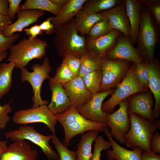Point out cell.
<instances>
[{"mask_svg": "<svg viewBox=\"0 0 160 160\" xmlns=\"http://www.w3.org/2000/svg\"><path fill=\"white\" fill-rule=\"evenodd\" d=\"M55 33L54 42L60 56L70 55L80 58L87 52L86 38L79 34L75 19L55 26Z\"/></svg>", "mask_w": 160, "mask_h": 160, "instance_id": "6da1fadb", "label": "cell"}, {"mask_svg": "<svg viewBox=\"0 0 160 160\" xmlns=\"http://www.w3.org/2000/svg\"><path fill=\"white\" fill-rule=\"evenodd\" d=\"M130 127L124 136L126 146L133 149L140 148L144 152L151 151L150 140L152 134L160 129V119L151 121L128 110Z\"/></svg>", "mask_w": 160, "mask_h": 160, "instance_id": "7a4b0ae2", "label": "cell"}, {"mask_svg": "<svg viewBox=\"0 0 160 160\" xmlns=\"http://www.w3.org/2000/svg\"><path fill=\"white\" fill-rule=\"evenodd\" d=\"M57 121L63 127L65 132L63 145L68 147L71 139L80 134L91 130L100 132L107 126L106 124L91 121L82 116L77 108L71 105L65 112L55 115Z\"/></svg>", "mask_w": 160, "mask_h": 160, "instance_id": "3957f363", "label": "cell"}, {"mask_svg": "<svg viewBox=\"0 0 160 160\" xmlns=\"http://www.w3.org/2000/svg\"><path fill=\"white\" fill-rule=\"evenodd\" d=\"M160 31L147 9L143 5L136 49L143 61L149 63L154 60L155 47L159 41Z\"/></svg>", "mask_w": 160, "mask_h": 160, "instance_id": "277c9868", "label": "cell"}, {"mask_svg": "<svg viewBox=\"0 0 160 160\" xmlns=\"http://www.w3.org/2000/svg\"><path fill=\"white\" fill-rule=\"evenodd\" d=\"M47 46V41L41 39L24 38L17 44L10 46L9 55L7 61L13 62L15 67L21 70L32 60L43 58Z\"/></svg>", "mask_w": 160, "mask_h": 160, "instance_id": "5b68a950", "label": "cell"}, {"mask_svg": "<svg viewBox=\"0 0 160 160\" xmlns=\"http://www.w3.org/2000/svg\"><path fill=\"white\" fill-rule=\"evenodd\" d=\"M48 58L44 59L41 65L35 63L31 66L32 72H29L25 68L21 70L20 78L22 82H28L31 85L33 94L32 98L33 104L31 108H36L48 103L47 100H43L41 96V88L43 81L49 79V74L52 70Z\"/></svg>", "mask_w": 160, "mask_h": 160, "instance_id": "8992f818", "label": "cell"}, {"mask_svg": "<svg viewBox=\"0 0 160 160\" xmlns=\"http://www.w3.org/2000/svg\"><path fill=\"white\" fill-rule=\"evenodd\" d=\"M4 135L7 139H9L15 142L29 140L41 148L48 160H59L58 153L49 144L52 135L46 136L41 134L33 126L22 125L17 129L7 132Z\"/></svg>", "mask_w": 160, "mask_h": 160, "instance_id": "52a82bcc", "label": "cell"}, {"mask_svg": "<svg viewBox=\"0 0 160 160\" xmlns=\"http://www.w3.org/2000/svg\"><path fill=\"white\" fill-rule=\"evenodd\" d=\"M116 88L110 98L102 104V111L107 114L113 113L115 107L123 100L135 93L147 91L137 79L132 63L126 76Z\"/></svg>", "mask_w": 160, "mask_h": 160, "instance_id": "ba28073f", "label": "cell"}, {"mask_svg": "<svg viewBox=\"0 0 160 160\" xmlns=\"http://www.w3.org/2000/svg\"><path fill=\"white\" fill-rule=\"evenodd\" d=\"M132 63L125 60H111L103 58L100 92L116 87L126 76Z\"/></svg>", "mask_w": 160, "mask_h": 160, "instance_id": "9c48e42d", "label": "cell"}, {"mask_svg": "<svg viewBox=\"0 0 160 160\" xmlns=\"http://www.w3.org/2000/svg\"><path fill=\"white\" fill-rule=\"evenodd\" d=\"M12 120L14 123L19 124L43 123L47 126L53 133L55 132V126L57 122L55 115L45 105L36 108L19 110L15 113Z\"/></svg>", "mask_w": 160, "mask_h": 160, "instance_id": "30bf717a", "label": "cell"}, {"mask_svg": "<svg viewBox=\"0 0 160 160\" xmlns=\"http://www.w3.org/2000/svg\"><path fill=\"white\" fill-rule=\"evenodd\" d=\"M119 107L112 114H107V126L111 129V134L119 143H125L124 136L128 132L130 122L128 115V102L127 98L118 104Z\"/></svg>", "mask_w": 160, "mask_h": 160, "instance_id": "8fae6325", "label": "cell"}, {"mask_svg": "<svg viewBox=\"0 0 160 160\" xmlns=\"http://www.w3.org/2000/svg\"><path fill=\"white\" fill-rule=\"evenodd\" d=\"M104 58L111 60H125L133 63L143 61L129 38L122 34L119 37L113 47L106 52Z\"/></svg>", "mask_w": 160, "mask_h": 160, "instance_id": "7c38bea8", "label": "cell"}, {"mask_svg": "<svg viewBox=\"0 0 160 160\" xmlns=\"http://www.w3.org/2000/svg\"><path fill=\"white\" fill-rule=\"evenodd\" d=\"M113 89L92 95L89 100L84 105L76 108L82 116L91 121L107 124V113L103 112L102 105L104 99L113 93Z\"/></svg>", "mask_w": 160, "mask_h": 160, "instance_id": "4fadbf2b", "label": "cell"}, {"mask_svg": "<svg viewBox=\"0 0 160 160\" xmlns=\"http://www.w3.org/2000/svg\"><path fill=\"white\" fill-rule=\"evenodd\" d=\"M127 99L128 110L150 121H156L152 110L154 100L150 90L135 93Z\"/></svg>", "mask_w": 160, "mask_h": 160, "instance_id": "5bb4252c", "label": "cell"}, {"mask_svg": "<svg viewBox=\"0 0 160 160\" xmlns=\"http://www.w3.org/2000/svg\"><path fill=\"white\" fill-rule=\"evenodd\" d=\"M121 34L119 31L112 29L106 34L95 39L87 35V52L92 55L104 58L106 52L113 47Z\"/></svg>", "mask_w": 160, "mask_h": 160, "instance_id": "9a60e30c", "label": "cell"}, {"mask_svg": "<svg viewBox=\"0 0 160 160\" xmlns=\"http://www.w3.org/2000/svg\"><path fill=\"white\" fill-rule=\"evenodd\" d=\"M109 20L111 29L117 30L130 39V27L125 0L120 4L101 13Z\"/></svg>", "mask_w": 160, "mask_h": 160, "instance_id": "2e32d148", "label": "cell"}, {"mask_svg": "<svg viewBox=\"0 0 160 160\" xmlns=\"http://www.w3.org/2000/svg\"><path fill=\"white\" fill-rule=\"evenodd\" d=\"M68 96L71 105L76 108L85 105L92 95L87 89L82 77L74 78L63 85Z\"/></svg>", "mask_w": 160, "mask_h": 160, "instance_id": "e0dca14e", "label": "cell"}, {"mask_svg": "<svg viewBox=\"0 0 160 160\" xmlns=\"http://www.w3.org/2000/svg\"><path fill=\"white\" fill-rule=\"evenodd\" d=\"M49 85L52 97L50 103L47 105V108L55 115L65 112L71 104L63 85L53 80L52 78L49 79Z\"/></svg>", "mask_w": 160, "mask_h": 160, "instance_id": "ac0fdd59", "label": "cell"}, {"mask_svg": "<svg viewBox=\"0 0 160 160\" xmlns=\"http://www.w3.org/2000/svg\"><path fill=\"white\" fill-rule=\"evenodd\" d=\"M38 152L25 140L10 144L2 154L0 160H37Z\"/></svg>", "mask_w": 160, "mask_h": 160, "instance_id": "d6986e66", "label": "cell"}, {"mask_svg": "<svg viewBox=\"0 0 160 160\" xmlns=\"http://www.w3.org/2000/svg\"><path fill=\"white\" fill-rule=\"evenodd\" d=\"M145 62L149 73V89L155 99L153 112L156 119L159 118L160 115V63L157 57L149 63Z\"/></svg>", "mask_w": 160, "mask_h": 160, "instance_id": "ffe728a7", "label": "cell"}, {"mask_svg": "<svg viewBox=\"0 0 160 160\" xmlns=\"http://www.w3.org/2000/svg\"><path fill=\"white\" fill-rule=\"evenodd\" d=\"M18 18L14 23L8 25L2 33L5 37H9L17 32H22L24 28L36 22L44 15V11L38 9H27L19 11Z\"/></svg>", "mask_w": 160, "mask_h": 160, "instance_id": "44dd1931", "label": "cell"}, {"mask_svg": "<svg viewBox=\"0 0 160 160\" xmlns=\"http://www.w3.org/2000/svg\"><path fill=\"white\" fill-rule=\"evenodd\" d=\"M103 131L108 138L112 148V150L108 149L106 152L108 158L116 160H141V155L144 152L140 148L137 147L133 150L125 149L114 141L108 127H104Z\"/></svg>", "mask_w": 160, "mask_h": 160, "instance_id": "7402d4cb", "label": "cell"}, {"mask_svg": "<svg viewBox=\"0 0 160 160\" xmlns=\"http://www.w3.org/2000/svg\"><path fill=\"white\" fill-rule=\"evenodd\" d=\"M126 10L130 27V39L134 45L137 43L141 22V0H125Z\"/></svg>", "mask_w": 160, "mask_h": 160, "instance_id": "603a6c76", "label": "cell"}, {"mask_svg": "<svg viewBox=\"0 0 160 160\" xmlns=\"http://www.w3.org/2000/svg\"><path fill=\"white\" fill-rule=\"evenodd\" d=\"M68 0H26L20 6L19 11L38 9L57 15Z\"/></svg>", "mask_w": 160, "mask_h": 160, "instance_id": "cb8c5ba5", "label": "cell"}, {"mask_svg": "<svg viewBox=\"0 0 160 160\" xmlns=\"http://www.w3.org/2000/svg\"><path fill=\"white\" fill-rule=\"evenodd\" d=\"M87 1L68 0L59 14L52 17V23L55 26H57L68 22L82 9Z\"/></svg>", "mask_w": 160, "mask_h": 160, "instance_id": "d4e9b609", "label": "cell"}, {"mask_svg": "<svg viewBox=\"0 0 160 160\" xmlns=\"http://www.w3.org/2000/svg\"><path fill=\"white\" fill-rule=\"evenodd\" d=\"M76 27L81 36L88 34L92 26L105 16L101 13H92L81 9L75 16Z\"/></svg>", "mask_w": 160, "mask_h": 160, "instance_id": "484cf974", "label": "cell"}, {"mask_svg": "<svg viewBox=\"0 0 160 160\" xmlns=\"http://www.w3.org/2000/svg\"><path fill=\"white\" fill-rule=\"evenodd\" d=\"M100 132L97 130L88 131L82 134L76 145L77 160H90L92 155V146Z\"/></svg>", "mask_w": 160, "mask_h": 160, "instance_id": "4316f807", "label": "cell"}, {"mask_svg": "<svg viewBox=\"0 0 160 160\" xmlns=\"http://www.w3.org/2000/svg\"><path fill=\"white\" fill-rule=\"evenodd\" d=\"M15 67L13 62L0 64V100L12 87V73Z\"/></svg>", "mask_w": 160, "mask_h": 160, "instance_id": "83f0119b", "label": "cell"}, {"mask_svg": "<svg viewBox=\"0 0 160 160\" xmlns=\"http://www.w3.org/2000/svg\"><path fill=\"white\" fill-rule=\"evenodd\" d=\"M103 58L92 55L87 52L81 58L79 76L82 77L85 75L101 70Z\"/></svg>", "mask_w": 160, "mask_h": 160, "instance_id": "f1b7e54d", "label": "cell"}, {"mask_svg": "<svg viewBox=\"0 0 160 160\" xmlns=\"http://www.w3.org/2000/svg\"><path fill=\"white\" fill-rule=\"evenodd\" d=\"M123 0H91L82 9L92 13H99L121 4Z\"/></svg>", "mask_w": 160, "mask_h": 160, "instance_id": "f546056e", "label": "cell"}, {"mask_svg": "<svg viewBox=\"0 0 160 160\" xmlns=\"http://www.w3.org/2000/svg\"><path fill=\"white\" fill-rule=\"evenodd\" d=\"M101 70L87 74L82 78L87 89L92 95L100 92L102 79Z\"/></svg>", "mask_w": 160, "mask_h": 160, "instance_id": "4dcf8cb0", "label": "cell"}, {"mask_svg": "<svg viewBox=\"0 0 160 160\" xmlns=\"http://www.w3.org/2000/svg\"><path fill=\"white\" fill-rule=\"evenodd\" d=\"M51 142L57 151L59 160H77L76 151L69 149L64 145L55 133H53Z\"/></svg>", "mask_w": 160, "mask_h": 160, "instance_id": "1f68e13d", "label": "cell"}, {"mask_svg": "<svg viewBox=\"0 0 160 160\" xmlns=\"http://www.w3.org/2000/svg\"><path fill=\"white\" fill-rule=\"evenodd\" d=\"M132 63L134 73L137 79L143 88L148 91L149 88V76L145 62Z\"/></svg>", "mask_w": 160, "mask_h": 160, "instance_id": "d6a6232c", "label": "cell"}, {"mask_svg": "<svg viewBox=\"0 0 160 160\" xmlns=\"http://www.w3.org/2000/svg\"><path fill=\"white\" fill-rule=\"evenodd\" d=\"M111 29L108 19L105 16L92 26L87 35L95 39L106 34Z\"/></svg>", "mask_w": 160, "mask_h": 160, "instance_id": "836d02e7", "label": "cell"}, {"mask_svg": "<svg viewBox=\"0 0 160 160\" xmlns=\"http://www.w3.org/2000/svg\"><path fill=\"white\" fill-rule=\"evenodd\" d=\"M160 31V0H141Z\"/></svg>", "mask_w": 160, "mask_h": 160, "instance_id": "e575fe53", "label": "cell"}, {"mask_svg": "<svg viewBox=\"0 0 160 160\" xmlns=\"http://www.w3.org/2000/svg\"><path fill=\"white\" fill-rule=\"evenodd\" d=\"M73 74L63 62L57 68L54 76L52 78L54 81L63 85L74 78Z\"/></svg>", "mask_w": 160, "mask_h": 160, "instance_id": "d590c367", "label": "cell"}, {"mask_svg": "<svg viewBox=\"0 0 160 160\" xmlns=\"http://www.w3.org/2000/svg\"><path fill=\"white\" fill-rule=\"evenodd\" d=\"M95 142L94 151L90 160H100L102 151L110 149L111 145L109 141H106L100 135L97 137Z\"/></svg>", "mask_w": 160, "mask_h": 160, "instance_id": "8d00e7d4", "label": "cell"}, {"mask_svg": "<svg viewBox=\"0 0 160 160\" xmlns=\"http://www.w3.org/2000/svg\"><path fill=\"white\" fill-rule=\"evenodd\" d=\"M62 57V62L71 71L73 75L74 78H75L79 76L81 65L80 58L70 55H66Z\"/></svg>", "mask_w": 160, "mask_h": 160, "instance_id": "74e56055", "label": "cell"}, {"mask_svg": "<svg viewBox=\"0 0 160 160\" xmlns=\"http://www.w3.org/2000/svg\"><path fill=\"white\" fill-rule=\"evenodd\" d=\"M20 37V35L17 33H14L9 37H5L1 33L0 34V57L4 54L14 42Z\"/></svg>", "mask_w": 160, "mask_h": 160, "instance_id": "f35d334b", "label": "cell"}, {"mask_svg": "<svg viewBox=\"0 0 160 160\" xmlns=\"http://www.w3.org/2000/svg\"><path fill=\"white\" fill-rule=\"evenodd\" d=\"M13 99L8 103H5L3 105H0V129H4L10 120L8 114L12 111L10 104Z\"/></svg>", "mask_w": 160, "mask_h": 160, "instance_id": "ab89813d", "label": "cell"}, {"mask_svg": "<svg viewBox=\"0 0 160 160\" xmlns=\"http://www.w3.org/2000/svg\"><path fill=\"white\" fill-rule=\"evenodd\" d=\"M21 0H8L9 9L8 16L12 21L15 19V15L19 11Z\"/></svg>", "mask_w": 160, "mask_h": 160, "instance_id": "60d3db41", "label": "cell"}, {"mask_svg": "<svg viewBox=\"0 0 160 160\" xmlns=\"http://www.w3.org/2000/svg\"><path fill=\"white\" fill-rule=\"evenodd\" d=\"M151 150L155 153H160V135L158 132L154 133L150 140Z\"/></svg>", "mask_w": 160, "mask_h": 160, "instance_id": "b9f144b4", "label": "cell"}, {"mask_svg": "<svg viewBox=\"0 0 160 160\" xmlns=\"http://www.w3.org/2000/svg\"><path fill=\"white\" fill-rule=\"evenodd\" d=\"M52 17H48L40 24L39 25L41 30L44 31L46 33L50 35L55 33V26L52 23L51 20Z\"/></svg>", "mask_w": 160, "mask_h": 160, "instance_id": "7bdbcfd3", "label": "cell"}, {"mask_svg": "<svg viewBox=\"0 0 160 160\" xmlns=\"http://www.w3.org/2000/svg\"><path fill=\"white\" fill-rule=\"evenodd\" d=\"M25 34L29 36V38L33 39L36 38L38 35H41L43 31L41 30L39 26L37 24L32 26L29 28L24 29Z\"/></svg>", "mask_w": 160, "mask_h": 160, "instance_id": "ee69618b", "label": "cell"}, {"mask_svg": "<svg viewBox=\"0 0 160 160\" xmlns=\"http://www.w3.org/2000/svg\"><path fill=\"white\" fill-rule=\"evenodd\" d=\"M141 160H160V155L151 151L149 152H143L140 157Z\"/></svg>", "mask_w": 160, "mask_h": 160, "instance_id": "f6af8a7d", "label": "cell"}, {"mask_svg": "<svg viewBox=\"0 0 160 160\" xmlns=\"http://www.w3.org/2000/svg\"><path fill=\"white\" fill-rule=\"evenodd\" d=\"M12 23V21L8 16L0 15V34Z\"/></svg>", "mask_w": 160, "mask_h": 160, "instance_id": "bcb514c9", "label": "cell"}, {"mask_svg": "<svg viewBox=\"0 0 160 160\" xmlns=\"http://www.w3.org/2000/svg\"><path fill=\"white\" fill-rule=\"evenodd\" d=\"M9 4L7 0H0V15L8 16Z\"/></svg>", "mask_w": 160, "mask_h": 160, "instance_id": "7dc6e473", "label": "cell"}, {"mask_svg": "<svg viewBox=\"0 0 160 160\" xmlns=\"http://www.w3.org/2000/svg\"><path fill=\"white\" fill-rule=\"evenodd\" d=\"M7 147V142L2 140H0V160L2 154L6 150Z\"/></svg>", "mask_w": 160, "mask_h": 160, "instance_id": "c3c4849f", "label": "cell"}, {"mask_svg": "<svg viewBox=\"0 0 160 160\" xmlns=\"http://www.w3.org/2000/svg\"><path fill=\"white\" fill-rule=\"evenodd\" d=\"M7 53H6L0 57V63L3 59L7 57Z\"/></svg>", "mask_w": 160, "mask_h": 160, "instance_id": "681fc988", "label": "cell"}, {"mask_svg": "<svg viewBox=\"0 0 160 160\" xmlns=\"http://www.w3.org/2000/svg\"><path fill=\"white\" fill-rule=\"evenodd\" d=\"M108 160H116L114 159H112V158H109V159H108Z\"/></svg>", "mask_w": 160, "mask_h": 160, "instance_id": "f907efd6", "label": "cell"}]
</instances>
